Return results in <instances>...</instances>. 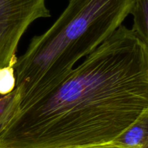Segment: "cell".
Listing matches in <instances>:
<instances>
[{
    "label": "cell",
    "mask_w": 148,
    "mask_h": 148,
    "mask_svg": "<svg viewBox=\"0 0 148 148\" xmlns=\"http://www.w3.org/2000/svg\"><path fill=\"white\" fill-rule=\"evenodd\" d=\"M148 110V46L121 25L59 84L20 107L0 148L111 143Z\"/></svg>",
    "instance_id": "obj_1"
},
{
    "label": "cell",
    "mask_w": 148,
    "mask_h": 148,
    "mask_svg": "<svg viewBox=\"0 0 148 148\" xmlns=\"http://www.w3.org/2000/svg\"><path fill=\"white\" fill-rule=\"evenodd\" d=\"M132 4L133 0H69L55 23L17 58L14 90L20 107L63 81L77 61L122 25Z\"/></svg>",
    "instance_id": "obj_2"
},
{
    "label": "cell",
    "mask_w": 148,
    "mask_h": 148,
    "mask_svg": "<svg viewBox=\"0 0 148 148\" xmlns=\"http://www.w3.org/2000/svg\"><path fill=\"white\" fill-rule=\"evenodd\" d=\"M50 16L46 0H0V68L15 65L26 30L38 19Z\"/></svg>",
    "instance_id": "obj_3"
},
{
    "label": "cell",
    "mask_w": 148,
    "mask_h": 148,
    "mask_svg": "<svg viewBox=\"0 0 148 148\" xmlns=\"http://www.w3.org/2000/svg\"><path fill=\"white\" fill-rule=\"evenodd\" d=\"M148 138V110L113 142L127 148H142Z\"/></svg>",
    "instance_id": "obj_4"
},
{
    "label": "cell",
    "mask_w": 148,
    "mask_h": 148,
    "mask_svg": "<svg viewBox=\"0 0 148 148\" xmlns=\"http://www.w3.org/2000/svg\"><path fill=\"white\" fill-rule=\"evenodd\" d=\"M132 30L148 46V0H133Z\"/></svg>",
    "instance_id": "obj_5"
},
{
    "label": "cell",
    "mask_w": 148,
    "mask_h": 148,
    "mask_svg": "<svg viewBox=\"0 0 148 148\" xmlns=\"http://www.w3.org/2000/svg\"><path fill=\"white\" fill-rule=\"evenodd\" d=\"M19 108L20 100L15 90L6 95H0V133Z\"/></svg>",
    "instance_id": "obj_6"
},
{
    "label": "cell",
    "mask_w": 148,
    "mask_h": 148,
    "mask_svg": "<svg viewBox=\"0 0 148 148\" xmlns=\"http://www.w3.org/2000/svg\"><path fill=\"white\" fill-rule=\"evenodd\" d=\"M16 86L14 65L0 68V95H6L13 91Z\"/></svg>",
    "instance_id": "obj_7"
},
{
    "label": "cell",
    "mask_w": 148,
    "mask_h": 148,
    "mask_svg": "<svg viewBox=\"0 0 148 148\" xmlns=\"http://www.w3.org/2000/svg\"><path fill=\"white\" fill-rule=\"evenodd\" d=\"M83 148H127V147L121 146V145H117V144L114 143V142H111V143L106 144V145H97V146L88 147H83Z\"/></svg>",
    "instance_id": "obj_8"
},
{
    "label": "cell",
    "mask_w": 148,
    "mask_h": 148,
    "mask_svg": "<svg viewBox=\"0 0 148 148\" xmlns=\"http://www.w3.org/2000/svg\"><path fill=\"white\" fill-rule=\"evenodd\" d=\"M142 148H148V138L147 139V140H146L145 143L144 144V145H143Z\"/></svg>",
    "instance_id": "obj_9"
}]
</instances>
